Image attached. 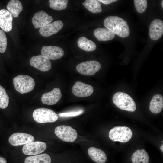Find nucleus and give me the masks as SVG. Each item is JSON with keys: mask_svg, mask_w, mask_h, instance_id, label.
<instances>
[{"mask_svg": "<svg viewBox=\"0 0 163 163\" xmlns=\"http://www.w3.org/2000/svg\"><path fill=\"white\" fill-rule=\"evenodd\" d=\"M161 6L162 7V8H163V1L162 0L161 1Z\"/></svg>", "mask_w": 163, "mask_h": 163, "instance_id": "nucleus-34", "label": "nucleus"}, {"mask_svg": "<svg viewBox=\"0 0 163 163\" xmlns=\"http://www.w3.org/2000/svg\"><path fill=\"white\" fill-rule=\"evenodd\" d=\"M53 20L52 17L43 10L35 13L32 18L33 25L36 28L43 27L51 23Z\"/></svg>", "mask_w": 163, "mask_h": 163, "instance_id": "nucleus-13", "label": "nucleus"}, {"mask_svg": "<svg viewBox=\"0 0 163 163\" xmlns=\"http://www.w3.org/2000/svg\"><path fill=\"white\" fill-rule=\"evenodd\" d=\"M34 140V138L33 136L23 133H13L8 139L9 142L13 146L25 145L33 142Z\"/></svg>", "mask_w": 163, "mask_h": 163, "instance_id": "nucleus-10", "label": "nucleus"}, {"mask_svg": "<svg viewBox=\"0 0 163 163\" xmlns=\"http://www.w3.org/2000/svg\"><path fill=\"white\" fill-rule=\"evenodd\" d=\"M7 8L14 17H18L23 10L21 2L18 0H11L7 5Z\"/></svg>", "mask_w": 163, "mask_h": 163, "instance_id": "nucleus-24", "label": "nucleus"}, {"mask_svg": "<svg viewBox=\"0 0 163 163\" xmlns=\"http://www.w3.org/2000/svg\"><path fill=\"white\" fill-rule=\"evenodd\" d=\"M13 17L11 13L5 9L0 10V27L5 32L11 30L12 28Z\"/></svg>", "mask_w": 163, "mask_h": 163, "instance_id": "nucleus-17", "label": "nucleus"}, {"mask_svg": "<svg viewBox=\"0 0 163 163\" xmlns=\"http://www.w3.org/2000/svg\"><path fill=\"white\" fill-rule=\"evenodd\" d=\"M82 4L87 9L92 13H98L102 11L101 3L99 0H86Z\"/></svg>", "mask_w": 163, "mask_h": 163, "instance_id": "nucleus-25", "label": "nucleus"}, {"mask_svg": "<svg viewBox=\"0 0 163 163\" xmlns=\"http://www.w3.org/2000/svg\"><path fill=\"white\" fill-rule=\"evenodd\" d=\"M33 117L34 120L39 123L54 122L58 119L57 114L54 111L45 108L35 109L33 112Z\"/></svg>", "mask_w": 163, "mask_h": 163, "instance_id": "nucleus-5", "label": "nucleus"}, {"mask_svg": "<svg viewBox=\"0 0 163 163\" xmlns=\"http://www.w3.org/2000/svg\"><path fill=\"white\" fill-rule=\"evenodd\" d=\"M77 44L79 48L87 52L93 51L96 48V45L93 42L84 37L78 38Z\"/></svg>", "mask_w": 163, "mask_h": 163, "instance_id": "nucleus-23", "label": "nucleus"}, {"mask_svg": "<svg viewBox=\"0 0 163 163\" xmlns=\"http://www.w3.org/2000/svg\"><path fill=\"white\" fill-rule=\"evenodd\" d=\"M133 133L131 129L125 126H117L113 127L110 131V139L114 141L126 142L131 139Z\"/></svg>", "mask_w": 163, "mask_h": 163, "instance_id": "nucleus-4", "label": "nucleus"}, {"mask_svg": "<svg viewBox=\"0 0 163 163\" xmlns=\"http://www.w3.org/2000/svg\"><path fill=\"white\" fill-rule=\"evenodd\" d=\"M94 34L99 41H106L113 39L115 34L107 28H98L94 31Z\"/></svg>", "mask_w": 163, "mask_h": 163, "instance_id": "nucleus-19", "label": "nucleus"}, {"mask_svg": "<svg viewBox=\"0 0 163 163\" xmlns=\"http://www.w3.org/2000/svg\"><path fill=\"white\" fill-rule=\"evenodd\" d=\"M13 82L16 91L21 94L31 91L35 85L33 78L27 75H19L15 77Z\"/></svg>", "mask_w": 163, "mask_h": 163, "instance_id": "nucleus-3", "label": "nucleus"}, {"mask_svg": "<svg viewBox=\"0 0 163 163\" xmlns=\"http://www.w3.org/2000/svg\"><path fill=\"white\" fill-rule=\"evenodd\" d=\"M63 26L62 22L60 20H57L40 28L39 32L42 36L48 37L58 32Z\"/></svg>", "mask_w": 163, "mask_h": 163, "instance_id": "nucleus-14", "label": "nucleus"}, {"mask_svg": "<svg viewBox=\"0 0 163 163\" xmlns=\"http://www.w3.org/2000/svg\"><path fill=\"white\" fill-rule=\"evenodd\" d=\"M83 110H81L77 111L62 113L59 114L61 117H72L79 115L83 112Z\"/></svg>", "mask_w": 163, "mask_h": 163, "instance_id": "nucleus-30", "label": "nucleus"}, {"mask_svg": "<svg viewBox=\"0 0 163 163\" xmlns=\"http://www.w3.org/2000/svg\"><path fill=\"white\" fill-rule=\"evenodd\" d=\"M9 97L5 88L0 85V108L4 109L8 107Z\"/></svg>", "mask_w": 163, "mask_h": 163, "instance_id": "nucleus-26", "label": "nucleus"}, {"mask_svg": "<svg viewBox=\"0 0 163 163\" xmlns=\"http://www.w3.org/2000/svg\"><path fill=\"white\" fill-rule=\"evenodd\" d=\"M163 108V97L160 94L153 96L150 103L149 110L153 113L158 114L160 113Z\"/></svg>", "mask_w": 163, "mask_h": 163, "instance_id": "nucleus-20", "label": "nucleus"}, {"mask_svg": "<svg viewBox=\"0 0 163 163\" xmlns=\"http://www.w3.org/2000/svg\"><path fill=\"white\" fill-rule=\"evenodd\" d=\"M49 2L51 8L55 10H61L66 8L68 0H50Z\"/></svg>", "mask_w": 163, "mask_h": 163, "instance_id": "nucleus-27", "label": "nucleus"}, {"mask_svg": "<svg viewBox=\"0 0 163 163\" xmlns=\"http://www.w3.org/2000/svg\"><path fill=\"white\" fill-rule=\"evenodd\" d=\"M54 132L59 138L66 142H73L77 137L76 130L68 126H59L55 128Z\"/></svg>", "mask_w": 163, "mask_h": 163, "instance_id": "nucleus-6", "label": "nucleus"}, {"mask_svg": "<svg viewBox=\"0 0 163 163\" xmlns=\"http://www.w3.org/2000/svg\"><path fill=\"white\" fill-rule=\"evenodd\" d=\"M0 163H7V160L4 157H0Z\"/></svg>", "mask_w": 163, "mask_h": 163, "instance_id": "nucleus-32", "label": "nucleus"}, {"mask_svg": "<svg viewBox=\"0 0 163 163\" xmlns=\"http://www.w3.org/2000/svg\"><path fill=\"white\" fill-rule=\"evenodd\" d=\"M163 34V22L159 19L153 20L150 24L149 35L150 38L154 40L159 39Z\"/></svg>", "mask_w": 163, "mask_h": 163, "instance_id": "nucleus-16", "label": "nucleus"}, {"mask_svg": "<svg viewBox=\"0 0 163 163\" xmlns=\"http://www.w3.org/2000/svg\"><path fill=\"white\" fill-rule=\"evenodd\" d=\"M113 103L118 108L123 110L134 112L136 109V104L132 98L126 93L118 92L113 96Z\"/></svg>", "mask_w": 163, "mask_h": 163, "instance_id": "nucleus-2", "label": "nucleus"}, {"mask_svg": "<svg viewBox=\"0 0 163 163\" xmlns=\"http://www.w3.org/2000/svg\"><path fill=\"white\" fill-rule=\"evenodd\" d=\"M41 54L49 60H55L62 57L64 54V51L59 46H43L41 50Z\"/></svg>", "mask_w": 163, "mask_h": 163, "instance_id": "nucleus-12", "label": "nucleus"}, {"mask_svg": "<svg viewBox=\"0 0 163 163\" xmlns=\"http://www.w3.org/2000/svg\"><path fill=\"white\" fill-rule=\"evenodd\" d=\"M116 0H99V1L105 4H109L117 1Z\"/></svg>", "mask_w": 163, "mask_h": 163, "instance_id": "nucleus-31", "label": "nucleus"}, {"mask_svg": "<svg viewBox=\"0 0 163 163\" xmlns=\"http://www.w3.org/2000/svg\"><path fill=\"white\" fill-rule=\"evenodd\" d=\"M104 24L106 28L121 37H126L130 34L126 21L118 16H108L104 20Z\"/></svg>", "mask_w": 163, "mask_h": 163, "instance_id": "nucleus-1", "label": "nucleus"}, {"mask_svg": "<svg viewBox=\"0 0 163 163\" xmlns=\"http://www.w3.org/2000/svg\"><path fill=\"white\" fill-rule=\"evenodd\" d=\"M90 158L97 163H105L107 157L105 152L102 150L94 147H91L88 150Z\"/></svg>", "mask_w": 163, "mask_h": 163, "instance_id": "nucleus-18", "label": "nucleus"}, {"mask_svg": "<svg viewBox=\"0 0 163 163\" xmlns=\"http://www.w3.org/2000/svg\"><path fill=\"white\" fill-rule=\"evenodd\" d=\"M46 147V145L44 142H33L25 144L22 148V152L26 155H34L43 152Z\"/></svg>", "mask_w": 163, "mask_h": 163, "instance_id": "nucleus-8", "label": "nucleus"}, {"mask_svg": "<svg viewBox=\"0 0 163 163\" xmlns=\"http://www.w3.org/2000/svg\"><path fill=\"white\" fill-rule=\"evenodd\" d=\"M7 39L3 30L0 29V53H4L7 48Z\"/></svg>", "mask_w": 163, "mask_h": 163, "instance_id": "nucleus-29", "label": "nucleus"}, {"mask_svg": "<svg viewBox=\"0 0 163 163\" xmlns=\"http://www.w3.org/2000/svg\"><path fill=\"white\" fill-rule=\"evenodd\" d=\"M101 65L98 61L91 60L82 62L76 66L77 71L80 73L85 75H94L101 68Z\"/></svg>", "mask_w": 163, "mask_h": 163, "instance_id": "nucleus-7", "label": "nucleus"}, {"mask_svg": "<svg viewBox=\"0 0 163 163\" xmlns=\"http://www.w3.org/2000/svg\"><path fill=\"white\" fill-rule=\"evenodd\" d=\"M51 159L47 154L43 153L26 157L24 163H51Z\"/></svg>", "mask_w": 163, "mask_h": 163, "instance_id": "nucleus-21", "label": "nucleus"}, {"mask_svg": "<svg viewBox=\"0 0 163 163\" xmlns=\"http://www.w3.org/2000/svg\"><path fill=\"white\" fill-rule=\"evenodd\" d=\"M61 97L60 89L56 88L50 92L44 93L41 97V100L44 104L53 105L56 104Z\"/></svg>", "mask_w": 163, "mask_h": 163, "instance_id": "nucleus-15", "label": "nucleus"}, {"mask_svg": "<svg viewBox=\"0 0 163 163\" xmlns=\"http://www.w3.org/2000/svg\"><path fill=\"white\" fill-rule=\"evenodd\" d=\"M131 160L133 163H149V156L144 149H138L132 154Z\"/></svg>", "mask_w": 163, "mask_h": 163, "instance_id": "nucleus-22", "label": "nucleus"}, {"mask_svg": "<svg viewBox=\"0 0 163 163\" xmlns=\"http://www.w3.org/2000/svg\"><path fill=\"white\" fill-rule=\"evenodd\" d=\"M134 4L137 11L139 13L144 12L147 6V1L146 0H134Z\"/></svg>", "mask_w": 163, "mask_h": 163, "instance_id": "nucleus-28", "label": "nucleus"}, {"mask_svg": "<svg viewBox=\"0 0 163 163\" xmlns=\"http://www.w3.org/2000/svg\"><path fill=\"white\" fill-rule=\"evenodd\" d=\"M160 149L161 151L162 152H163V145L162 144L161 145L160 147Z\"/></svg>", "mask_w": 163, "mask_h": 163, "instance_id": "nucleus-33", "label": "nucleus"}, {"mask_svg": "<svg viewBox=\"0 0 163 163\" xmlns=\"http://www.w3.org/2000/svg\"><path fill=\"white\" fill-rule=\"evenodd\" d=\"M94 89L91 85L80 81H77L73 86L72 92L75 96L85 97L91 96L93 93Z\"/></svg>", "mask_w": 163, "mask_h": 163, "instance_id": "nucleus-9", "label": "nucleus"}, {"mask_svg": "<svg viewBox=\"0 0 163 163\" xmlns=\"http://www.w3.org/2000/svg\"><path fill=\"white\" fill-rule=\"evenodd\" d=\"M30 63L33 67L43 72L49 70L52 66L50 60L42 55L35 56L32 57L30 59Z\"/></svg>", "mask_w": 163, "mask_h": 163, "instance_id": "nucleus-11", "label": "nucleus"}]
</instances>
